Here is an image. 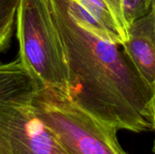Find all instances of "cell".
<instances>
[{
  "mask_svg": "<svg viewBox=\"0 0 155 154\" xmlns=\"http://www.w3.org/2000/svg\"><path fill=\"white\" fill-rule=\"evenodd\" d=\"M123 46L134 66L153 89L155 84V0L151 12L134 21Z\"/></svg>",
  "mask_w": 155,
  "mask_h": 154,
  "instance_id": "obj_5",
  "label": "cell"
},
{
  "mask_svg": "<svg viewBox=\"0 0 155 154\" xmlns=\"http://www.w3.org/2000/svg\"><path fill=\"white\" fill-rule=\"evenodd\" d=\"M31 105L68 154H128L117 140L115 128L99 121L68 96L38 89Z\"/></svg>",
  "mask_w": 155,
  "mask_h": 154,
  "instance_id": "obj_3",
  "label": "cell"
},
{
  "mask_svg": "<svg viewBox=\"0 0 155 154\" xmlns=\"http://www.w3.org/2000/svg\"><path fill=\"white\" fill-rule=\"evenodd\" d=\"M16 33L19 58L39 84L68 96V67L51 0H21Z\"/></svg>",
  "mask_w": 155,
  "mask_h": 154,
  "instance_id": "obj_2",
  "label": "cell"
},
{
  "mask_svg": "<svg viewBox=\"0 0 155 154\" xmlns=\"http://www.w3.org/2000/svg\"><path fill=\"white\" fill-rule=\"evenodd\" d=\"M84 9L111 36L124 44L128 37V25L123 12L122 0H73Z\"/></svg>",
  "mask_w": 155,
  "mask_h": 154,
  "instance_id": "obj_7",
  "label": "cell"
},
{
  "mask_svg": "<svg viewBox=\"0 0 155 154\" xmlns=\"http://www.w3.org/2000/svg\"><path fill=\"white\" fill-rule=\"evenodd\" d=\"M153 152H155V142H154V146H153Z\"/></svg>",
  "mask_w": 155,
  "mask_h": 154,
  "instance_id": "obj_11",
  "label": "cell"
},
{
  "mask_svg": "<svg viewBox=\"0 0 155 154\" xmlns=\"http://www.w3.org/2000/svg\"><path fill=\"white\" fill-rule=\"evenodd\" d=\"M122 3L124 19L129 27L134 21L151 12L153 0H122Z\"/></svg>",
  "mask_w": 155,
  "mask_h": 154,
  "instance_id": "obj_9",
  "label": "cell"
},
{
  "mask_svg": "<svg viewBox=\"0 0 155 154\" xmlns=\"http://www.w3.org/2000/svg\"><path fill=\"white\" fill-rule=\"evenodd\" d=\"M21 0H0V53L10 44Z\"/></svg>",
  "mask_w": 155,
  "mask_h": 154,
  "instance_id": "obj_8",
  "label": "cell"
},
{
  "mask_svg": "<svg viewBox=\"0 0 155 154\" xmlns=\"http://www.w3.org/2000/svg\"><path fill=\"white\" fill-rule=\"evenodd\" d=\"M32 98L0 104V154H68L35 113Z\"/></svg>",
  "mask_w": 155,
  "mask_h": 154,
  "instance_id": "obj_4",
  "label": "cell"
},
{
  "mask_svg": "<svg viewBox=\"0 0 155 154\" xmlns=\"http://www.w3.org/2000/svg\"><path fill=\"white\" fill-rule=\"evenodd\" d=\"M39 88L19 57L10 63H0V104L30 99Z\"/></svg>",
  "mask_w": 155,
  "mask_h": 154,
  "instance_id": "obj_6",
  "label": "cell"
},
{
  "mask_svg": "<svg viewBox=\"0 0 155 154\" xmlns=\"http://www.w3.org/2000/svg\"><path fill=\"white\" fill-rule=\"evenodd\" d=\"M68 67V97L99 121L141 133L153 130V89L122 44L97 23L77 15L67 0H51Z\"/></svg>",
  "mask_w": 155,
  "mask_h": 154,
  "instance_id": "obj_1",
  "label": "cell"
},
{
  "mask_svg": "<svg viewBox=\"0 0 155 154\" xmlns=\"http://www.w3.org/2000/svg\"><path fill=\"white\" fill-rule=\"evenodd\" d=\"M151 112H152V118H153V127L155 131V84L153 85V95L151 102Z\"/></svg>",
  "mask_w": 155,
  "mask_h": 154,
  "instance_id": "obj_10",
  "label": "cell"
}]
</instances>
